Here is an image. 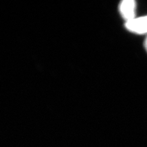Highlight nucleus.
<instances>
[{
    "instance_id": "3",
    "label": "nucleus",
    "mask_w": 147,
    "mask_h": 147,
    "mask_svg": "<svg viewBox=\"0 0 147 147\" xmlns=\"http://www.w3.org/2000/svg\"><path fill=\"white\" fill-rule=\"evenodd\" d=\"M144 48H145V50H146V52H147V36H146V39H145V41H144Z\"/></svg>"
},
{
    "instance_id": "2",
    "label": "nucleus",
    "mask_w": 147,
    "mask_h": 147,
    "mask_svg": "<svg viewBox=\"0 0 147 147\" xmlns=\"http://www.w3.org/2000/svg\"><path fill=\"white\" fill-rule=\"evenodd\" d=\"M136 2L134 0H123L119 5V12L125 22L131 21L136 16Z\"/></svg>"
},
{
    "instance_id": "1",
    "label": "nucleus",
    "mask_w": 147,
    "mask_h": 147,
    "mask_svg": "<svg viewBox=\"0 0 147 147\" xmlns=\"http://www.w3.org/2000/svg\"><path fill=\"white\" fill-rule=\"evenodd\" d=\"M125 28L135 34H147V15L136 17L131 21L125 22Z\"/></svg>"
}]
</instances>
